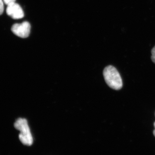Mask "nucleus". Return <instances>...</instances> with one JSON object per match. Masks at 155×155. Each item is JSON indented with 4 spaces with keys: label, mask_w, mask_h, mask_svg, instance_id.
Returning a JSON list of instances; mask_svg holds the SVG:
<instances>
[{
    "label": "nucleus",
    "mask_w": 155,
    "mask_h": 155,
    "mask_svg": "<svg viewBox=\"0 0 155 155\" xmlns=\"http://www.w3.org/2000/svg\"><path fill=\"white\" fill-rule=\"evenodd\" d=\"M14 127L20 131L19 137L22 144L31 146L33 143V140L27 120L19 118L14 123Z\"/></svg>",
    "instance_id": "2"
},
{
    "label": "nucleus",
    "mask_w": 155,
    "mask_h": 155,
    "mask_svg": "<svg viewBox=\"0 0 155 155\" xmlns=\"http://www.w3.org/2000/svg\"><path fill=\"white\" fill-rule=\"evenodd\" d=\"M6 12L8 16L14 19H21L24 16V12L21 7L15 2L8 5Z\"/></svg>",
    "instance_id": "4"
},
{
    "label": "nucleus",
    "mask_w": 155,
    "mask_h": 155,
    "mask_svg": "<svg viewBox=\"0 0 155 155\" xmlns=\"http://www.w3.org/2000/svg\"><path fill=\"white\" fill-rule=\"evenodd\" d=\"M153 134H154V136L155 137V129L154 130V131H153Z\"/></svg>",
    "instance_id": "8"
},
{
    "label": "nucleus",
    "mask_w": 155,
    "mask_h": 155,
    "mask_svg": "<svg viewBox=\"0 0 155 155\" xmlns=\"http://www.w3.org/2000/svg\"><path fill=\"white\" fill-rule=\"evenodd\" d=\"M151 60L155 64V46L153 48L151 51Z\"/></svg>",
    "instance_id": "6"
},
{
    "label": "nucleus",
    "mask_w": 155,
    "mask_h": 155,
    "mask_svg": "<svg viewBox=\"0 0 155 155\" xmlns=\"http://www.w3.org/2000/svg\"><path fill=\"white\" fill-rule=\"evenodd\" d=\"M30 24L26 21L19 24H14L11 27L12 32L17 36L22 38L28 37L30 34Z\"/></svg>",
    "instance_id": "3"
},
{
    "label": "nucleus",
    "mask_w": 155,
    "mask_h": 155,
    "mask_svg": "<svg viewBox=\"0 0 155 155\" xmlns=\"http://www.w3.org/2000/svg\"><path fill=\"white\" fill-rule=\"evenodd\" d=\"M3 1H4L5 4L8 5L9 4H11V3L15 2L16 0H3Z\"/></svg>",
    "instance_id": "7"
},
{
    "label": "nucleus",
    "mask_w": 155,
    "mask_h": 155,
    "mask_svg": "<svg viewBox=\"0 0 155 155\" xmlns=\"http://www.w3.org/2000/svg\"><path fill=\"white\" fill-rule=\"evenodd\" d=\"M4 1L0 0V15L3 14L4 11Z\"/></svg>",
    "instance_id": "5"
},
{
    "label": "nucleus",
    "mask_w": 155,
    "mask_h": 155,
    "mask_svg": "<svg viewBox=\"0 0 155 155\" xmlns=\"http://www.w3.org/2000/svg\"><path fill=\"white\" fill-rule=\"evenodd\" d=\"M103 75L106 83L110 88L119 90L123 86L120 74L115 67L109 66L106 67L103 72Z\"/></svg>",
    "instance_id": "1"
}]
</instances>
